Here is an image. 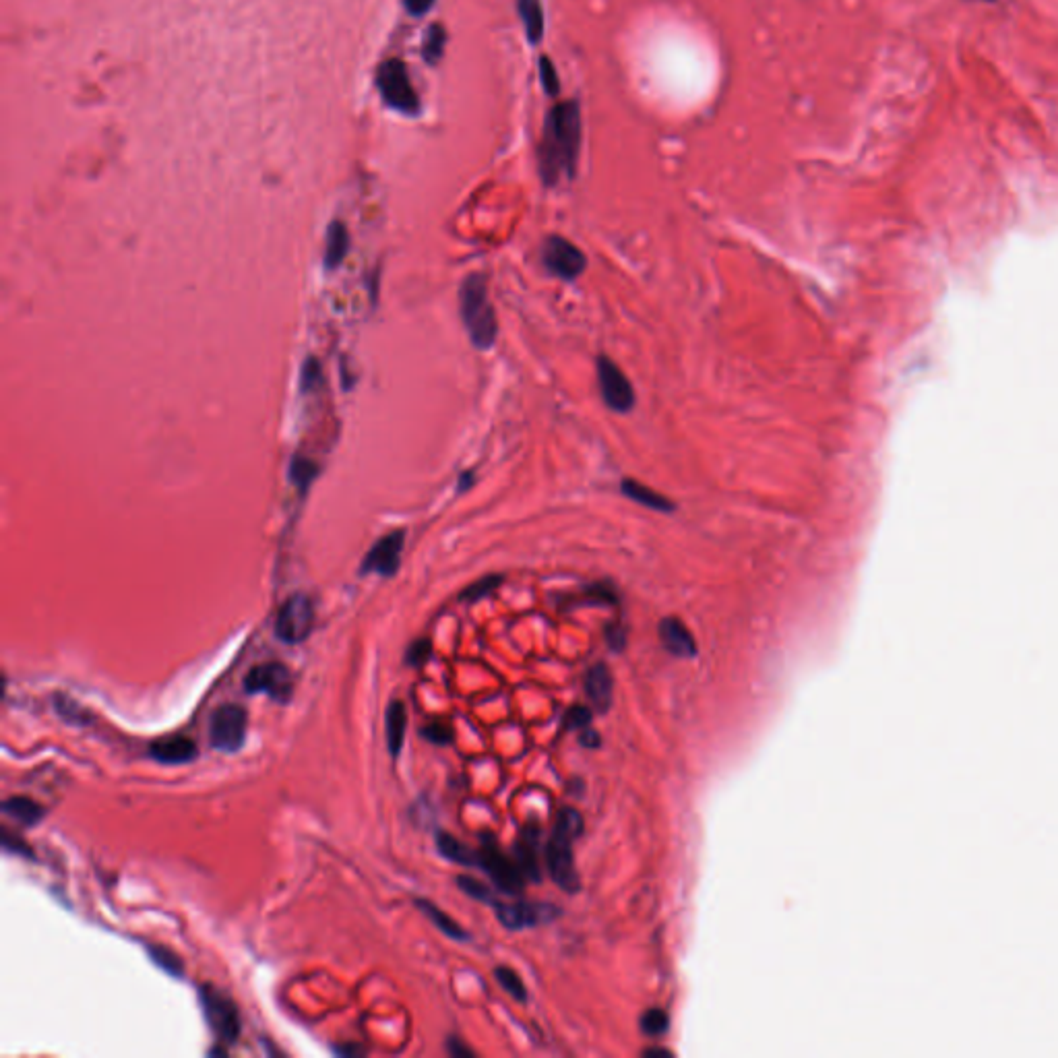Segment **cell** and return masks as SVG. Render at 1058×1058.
Wrapping results in <instances>:
<instances>
[{"label":"cell","instance_id":"cell-1","mask_svg":"<svg viewBox=\"0 0 1058 1058\" xmlns=\"http://www.w3.org/2000/svg\"><path fill=\"white\" fill-rule=\"evenodd\" d=\"M581 147V112L577 102L556 104L544 124V137L538 147L540 176L546 186L573 178Z\"/></svg>","mask_w":1058,"mask_h":1058},{"label":"cell","instance_id":"cell-2","mask_svg":"<svg viewBox=\"0 0 1058 1058\" xmlns=\"http://www.w3.org/2000/svg\"><path fill=\"white\" fill-rule=\"evenodd\" d=\"M459 313L465 331L478 350H490L499 335L494 306L488 296V282L482 273H470L459 288Z\"/></svg>","mask_w":1058,"mask_h":1058},{"label":"cell","instance_id":"cell-3","mask_svg":"<svg viewBox=\"0 0 1058 1058\" xmlns=\"http://www.w3.org/2000/svg\"><path fill=\"white\" fill-rule=\"evenodd\" d=\"M377 85H379V91H381L385 104L391 106L393 110L403 112V114H410V116L418 112V108H420L418 93L412 87L408 69H406V65H403L401 60L391 58V60L383 62V65L379 67V73H377Z\"/></svg>","mask_w":1058,"mask_h":1058},{"label":"cell","instance_id":"cell-4","mask_svg":"<svg viewBox=\"0 0 1058 1058\" xmlns=\"http://www.w3.org/2000/svg\"><path fill=\"white\" fill-rule=\"evenodd\" d=\"M248 715L242 705H220L209 720V744L220 753H238L246 740Z\"/></svg>","mask_w":1058,"mask_h":1058},{"label":"cell","instance_id":"cell-5","mask_svg":"<svg viewBox=\"0 0 1058 1058\" xmlns=\"http://www.w3.org/2000/svg\"><path fill=\"white\" fill-rule=\"evenodd\" d=\"M596 377H598V389L602 395V401L606 408L616 414H629L635 403L637 395L629 381V377L622 372V368L606 354H600L596 360Z\"/></svg>","mask_w":1058,"mask_h":1058},{"label":"cell","instance_id":"cell-6","mask_svg":"<svg viewBox=\"0 0 1058 1058\" xmlns=\"http://www.w3.org/2000/svg\"><path fill=\"white\" fill-rule=\"evenodd\" d=\"M315 629V604L304 594L288 598L275 618V637L288 645L306 641Z\"/></svg>","mask_w":1058,"mask_h":1058},{"label":"cell","instance_id":"cell-7","mask_svg":"<svg viewBox=\"0 0 1058 1058\" xmlns=\"http://www.w3.org/2000/svg\"><path fill=\"white\" fill-rule=\"evenodd\" d=\"M199 999H201L205 1019L211 1025L213 1034L228 1044H234L240 1038V1030H242L240 1013L234 1001L226 997L220 988L209 986V984L201 986Z\"/></svg>","mask_w":1058,"mask_h":1058},{"label":"cell","instance_id":"cell-8","mask_svg":"<svg viewBox=\"0 0 1058 1058\" xmlns=\"http://www.w3.org/2000/svg\"><path fill=\"white\" fill-rule=\"evenodd\" d=\"M542 265L552 275L563 279V282H575L587 269V259L579 246L563 236H548L542 244Z\"/></svg>","mask_w":1058,"mask_h":1058},{"label":"cell","instance_id":"cell-9","mask_svg":"<svg viewBox=\"0 0 1058 1058\" xmlns=\"http://www.w3.org/2000/svg\"><path fill=\"white\" fill-rule=\"evenodd\" d=\"M244 691L248 695L265 693L277 703H288L294 693V676L284 664H261L246 674Z\"/></svg>","mask_w":1058,"mask_h":1058},{"label":"cell","instance_id":"cell-10","mask_svg":"<svg viewBox=\"0 0 1058 1058\" xmlns=\"http://www.w3.org/2000/svg\"><path fill=\"white\" fill-rule=\"evenodd\" d=\"M478 866L490 875L492 883L499 887L503 893L517 895L525 887V875L519 868L517 862L509 860L496 844L484 842V846L478 850Z\"/></svg>","mask_w":1058,"mask_h":1058},{"label":"cell","instance_id":"cell-11","mask_svg":"<svg viewBox=\"0 0 1058 1058\" xmlns=\"http://www.w3.org/2000/svg\"><path fill=\"white\" fill-rule=\"evenodd\" d=\"M573 837H567L563 833L552 835L548 850H546V868L552 877V881L567 893H577L581 883L575 868V856H573Z\"/></svg>","mask_w":1058,"mask_h":1058},{"label":"cell","instance_id":"cell-12","mask_svg":"<svg viewBox=\"0 0 1058 1058\" xmlns=\"http://www.w3.org/2000/svg\"><path fill=\"white\" fill-rule=\"evenodd\" d=\"M494 912L499 922L509 930L538 928L542 924L554 922L560 916V910L552 904L542 901H519V904H494Z\"/></svg>","mask_w":1058,"mask_h":1058},{"label":"cell","instance_id":"cell-13","mask_svg":"<svg viewBox=\"0 0 1058 1058\" xmlns=\"http://www.w3.org/2000/svg\"><path fill=\"white\" fill-rule=\"evenodd\" d=\"M403 546H406V532H403V529H395V532L387 534L368 550L360 571L364 575L377 573L381 577H393L401 565Z\"/></svg>","mask_w":1058,"mask_h":1058},{"label":"cell","instance_id":"cell-14","mask_svg":"<svg viewBox=\"0 0 1058 1058\" xmlns=\"http://www.w3.org/2000/svg\"><path fill=\"white\" fill-rule=\"evenodd\" d=\"M197 755H199L197 742L184 734H172V736L160 738L149 746V757L164 765L191 763L197 759Z\"/></svg>","mask_w":1058,"mask_h":1058},{"label":"cell","instance_id":"cell-15","mask_svg":"<svg viewBox=\"0 0 1058 1058\" xmlns=\"http://www.w3.org/2000/svg\"><path fill=\"white\" fill-rule=\"evenodd\" d=\"M658 635L664 649L672 653V656L682 660H691L697 656V641L682 620L674 616L664 618L658 627Z\"/></svg>","mask_w":1058,"mask_h":1058},{"label":"cell","instance_id":"cell-16","mask_svg":"<svg viewBox=\"0 0 1058 1058\" xmlns=\"http://www.w3.org/2000/svg\"><path fill=\"white\" fill-rule=\"evenodd\" d=\"M612 689H614V682H612V674L606 664H596L587 670L585 693H587L589 703L594 705L598 711L606 713L610 709Z\"/></svg>","mask_w":1058,"mask_h":1058},{"label":"cell","instance_id":"cell-17","mask_svg":"<svg viewBox=\"0 0 1058 1058\" xmlns=\"http://www.w3.org/2000/svg\"><path fill=\"white\" fill-rule=\"evenodd\" d=\"M620 492L627 496L629 501L645 507V509H651V511H658V513H670L676 509V505L666 499L664 494H660L658 490H653L649 486H645L643 482L639 480H633V478H627L620 482Z\"/></svg>","mask_w":1058,"mask_h":1058},{"label":"cell","instance_id":"cell-18","mask_svg":"<svg viewBox=\"0 0 1058 1058\" xmlns=\"http://www.w3.org/2000/svg\"><path fill=\"white\" fill-rule=\"evenodd\" d=\"M406 728H408V713L406 705L401 701H391L385 713V736H387V749L391 757H399L403 749V740H406Z\"/></svg>","mask_w":1058,"mask_h":1058},{"label":"cell","instance_id":"cell-19","mask_svg":"<svg viewBox=\"0 0 1058 1058\" xmlns=\"http://www.w3.org/2000/svg\"><path fill=\"white\" fill-rule=\"evenodd\" d=\"M350 251V234L348 228L341 222H333L327 230V246H325V269L333 271L341 263H344L346 255Z\"/></svg>","mask_w":1058,"mask_h":1058},{"label":"cell","instance_id":"cell-20","mask_svg":"<svg viewBox=\"0 0 1058 1058\" xmlns=\"http://www.w3.org/2000/svg\"><path fill=\"white\" fill-rule=\"evenodd\" d=\"M3 811H5V815H9L11 819H15L17 823L27 825V827L38 825V823L46 817V808H44L42 804H38L36 800L25 798V796H13V798H7V800L3 802Z\"/></svg>","mask_w":1058,"mask_h":1058},{"label":"cell","instance_id":"cell-21","mask_svg":"<svg viewBox=\"0 0 1058 1058\" xmlns=\"http://www.w3.org/2000/svg\"><path fill=\"white\" fill-rule=\"evenodd\" d=\"M416 906H418L420 912H422V914H424L434 926H437V928L443 932V935H447L449 939H453V941H468V939H470V935L463 930V926H459V924H457L449 914H445L439 906H434L432 901H428V899H416Z\"/></svg>","mask_w":1058,"mask_h":1058},{"label":"cell","instance_id":"cell-22","mask_svg":"<svg viewBox=\"0 0 1058 1058\" xmlns=\"http://www.w3.org/2000/svg\"><path fill=\"white\" fill-rule=\"evenodd\" d=\"M517 13L523 21L527 40L532 44H540L544 34V11L540 0H517Z\"/></svg>","mask_w":1058,"mask_h":1058},{"label":"cell","instance_id":"cell-23","mask_svg":"<svg viewBox=\"0 0 1058 1058\" xmlns=\"http://www.w3.org/2000/svg\"><path fill=\"white\" fill-rule=\"evenodd\" d=\"M437 848L451 862H457L463 866H478V852L465 848L459 839H455L447 831L437 833Z\"/></svg>","mask_w":1058,"mask_h":1058},{"label":"cell","instance_id":"cell-24","mask_svg":"<svg viewBox=\"0 0 1058 1058\" xmlns=\"http://www.w3.org/2000/svg\"><path fill=\"white\" fill-rule=\"evenodd\" d=\"M317 474H319V468H317V463L313 459H308L304 455H294L292 457L290 468H288V478H290V482L294 484L296 490L306 492L310 488V484L315 482Z\"/></svg>","mask_w":1058,"mask_h":1058},{"label":"cell","instance_id":"cell-25","mask_svg":"<svg viewBox=\"0 0 1058 1058\" xmlns=\"http://www.w3.org/2000/svg\"><path fill=\"white\" fill-rule=\"evenodd\" d=\"M147 955L155 966L170 974L172 978H184V963L172 949L162 945H147Z\"/></svg>","mask_w":1058,"mask_h":1058},{"label":"cell","instance_id":"cell-26","mask_svg":"<svg viewBox=\"0 0 1058 1058\" xmlns=\"http://www.w3.org/2000/svg\"><path fill=\"white\" fill-rule=\"evenodd\" d=\"M583 602L589 606H616L620 596L610 581H596L583 589Z\"/></svg>","mask_w":1058,"mask_h":1058},{"label":"cell","instance_id":"cell-27","mask_svg":"<svg viewBox=\"0 0 1058 1058\" xmlns=\"http://www.w3.org/2000/svg\"><path fill=\"white\" fill-rule=\"evenodd\" d=\"M515 852H517V864L523 870V875L532 881H540V866H538V854H536L534 842L521 839V842L515 846Z\"/></svg>","mask_w":1058,"mask_h":1058},{"label":"cell","instance_id":"cell-28","mask_svg":"<svg viewBox=\"0 0 1058 1058\" xmlns=\"http://www.w3.org/2000/svg\"><path fill=\"white\" fill-rule=\"evenodd\" d=\"M494 978H496V982H499L505 988V992L511 994L515 1001H519V1003L527 1001V988H525L521 976L515 970H511L507 966H501V968H496Z\"/></svg>","mask_w":1058,"mask_h":1058},{"label":"cell","instance_id":"cell-29","mask_svg":"<svg viewBox=\"0 0 1058 1058\" xmlns=\"http://www.w3.org/2000/svg\"><path fill=\"white\" fill-rule=\"evenodd\" d=\"M501 583H503V575H488V577H482V579H478L476 583H472L468 589L463 591V594H461V602H470V604H474V602H478V600H484V598H488V596L492 594V591L499 589Z\"/></svg>","mask_w":1058,"mask_h":1058},{"label":"cell","instance_id":"cell-30","mask_svg":"<svg viewBox=\"0 0 1058 1058\" xmlns=\"http://www.w3.org/2000/svg\"><path fill=\"white\" fill-rule=\"evenodd\" d=\"M323 381V368H321V362L310 356L302 362V370H300V391L306 395L310 391H315Z\"/></svg>","mask_w":1058,"mask_h":1058},{"label":"cell","instance_id":"cell-31","mask_svg":"<svg viewBox=\"0 0 1058 1058\" xmlns=\"http://www.w3.org/2000/svg\"><path fill=\"white\" fill-rule=\"evenodd\" d=\"M670 1028V1017L662 1009H649L641 1015V1030L647 1036H662Z\"/></svg>","mask_w":1058,"mask_h":1058},{"label":"cell","instance_id":"cell-32","mask_svg":"<svg viewBox=\"0 0 1058 1058\" xmlns=\"http://www.w3.org/2000/svg\"><path fill=\"white\" fill-rule=\"evenodd\" d=\"M554 831L577 839L583 833V817L575 811V808H563V811H560L556 817Z\"/></svg>","mask_w":1058,"mask_h":1058},{"label":"cell","instance_id":"cell-33","mask_svg":"<svg viewBox=\"0 0 1058 1058\" xmlns=\"http://www.w3.org/2000/svg\"><path fill=\"white\" fill-rule=\"evenodd\" d=\"M457 887L468 897H472L476 901H482V904H490V906L496 904V899H494L492 891L488 889V885H484L482 881H478L474 877H459L457 879Z\"/></svg>","mask_w":1058,"mask_h":1058},{"label":"cell","instance_id":"cell-34","mask_svg":"<svg viewBox=\"0 0 1058 1058\" xmlns=\"http://www.w3.org/2000/svg\"><path fill=\"white\" fill-rule=\"evenodd\" d=\"M443 46H445V31H443V27L441 25H432L428 29L424 46H422L424 58L428 62H437L441 58V54H443Z\"/></svg>","mask_w":1058,"mask_h":1058},{"label":"cell","instance_id":"cell-35","mask_svg":"<svg viewBox=\"0 0 1058 1058\" xmlns=\"http://www.w3.org/2000/svg\"><path fill=\"white\" fill-rule=\"evenodd\" d=\"M428 742L437 744V746H447L453 742L455 734H453V728L449 724H443V722H432V724H426L420 732Z\"/></svg>","mask_w":1058,"mask_h":1058},{"label":"cell","instance_id":"cell-36","mask_svg":"<svg viewBox=\"0 0 1058 1058\" xmlns=\"http://www.w3.org/2000/svg\"><path fill=\"white\" fill-rule=\"evenodd\" d=\"M540 83H542L544 91L548 93L550 98L558 96V91H560L558 73H556V69H554V65H552L548 56L540 58Z\"/></svg>","mask_w":1058,"mask_h":1058},{"label":"cell","instance_id":"cell-37","mask_svg":"<svg viewBox=\"0 0 1058 1058\" xmlns=\"http://www.w3.org/2000/svg\"><path fill=\"white\" fill-rule=\"evenodd\" d=\"M54 703H56V711L62 720H67L69 724H85L83 709L77 703H73L69 697H56Z\"/></svg>","mask_w":1058,"mask_h":1058},{"label":"cell","instance_id":"cell-38","mask_svg":"<svg viewBox=\"0 0 1058 1058\" xmlns=\"http://www.w3.org/2000/svg\"><path fill=\"white\" fill-rule=\"evenodd\" d=\"M589 724H591V709L589 707L577 705V707L569 709L567 715H565V728H569V730H583Z\"/></svg>","mask_w":1058,"mask_h":1058},{"label":"cell","instance_id":"cell-39","mask_svg":"<svg viewBox=\"0 0 1058 1058\" xmlns=\"http://www.w3.org/2000/svg\"><path fill=\"white\" fill-rule=\"evenodd\" d=\"M432 656V645L428 639H420V641H414L408 649V656H406V662L410 666H422L428 662V658Z\"/></svg>","mask_w":1058,"mask_h":1058},{"label":"cell","instance_id":"cell-40","mask_svg":"<svg viewBox=\"0 0 1058 1058\" xmlns=\"http://www.w3.org/2000/svg\"><path fill=\"white\" fill-rule=\"evenodd\" d=\"M604 637L612 651H622L627 645V631L620 625V622H610V625H606Z\"/></svg>","mask_w":1058,"mask_h":1058},{"label":"cell","instance_id":"cell-41","mask_svg":"<svg viewBox=\"0 0 1058 1058\" xmlns=\"http://www.w3.org/2000/svg\"><path fill=\"white\" fill-rule=\"evenodd\" d=\"M0 844H3V848H5L7 852H15V854H19V856H27V858H34V852H31V850H29V848L25 846V842H23V839H19V837H13L9 829H5V831H3V842H0Z\"/></svg>","mask_w":1058,"mask_h":1058},{"label":"cell","instance_id":"cell-42","mask_svg":"<svg viewBox=\"0 0 1058 1058\" xmlns=\"http://www.w3.org/2000/svg\"><path fill=\"white\" fill-rule=\"evenodd\" d=\"M403 5H406L410 15L422 17L434 7V0H403Z\"/></svg>","mask_w":1058,"mask_h":1058},{"label":"cell","instance_id":"cell-43","mask_svg":"<svg viewBox=\"0 0 1058 1058\" xmlns=\"http://www.w3.org/2000/svg\"><path fill=\"white\" fill-rule=\"evenodd\" d=\"M447 1046H449L451 1056H455V1058H474V1056H476L474 1050H470L468 1046H465V1044H463L461 1040H457V1038H451Z\"/></svg>","mask_w":1058,"mask_h":1058},{"label":"cell","instance_id":"cell-44","mask_svg":"<svg viewBox=\"0 0 1058 1058\" xmlns=\"http://www.w3.org/2000/svg\"><path fill=\"white\" fill-rule=\"evenodd\" d=\"M579 742H581L583 746H587V749H598L600 742H602V738H600V734H598L596 730H591V728L587 726V728L581 730Z\"/></svg>","mask_w":1058,"mask_h":1058},{"label":"cell","instance_id":"cell-45","mask_svg":"<svg viewBox=\"0 0 1058 1058\" xmlns=\"http://www.w3.org/2000/svg\"><path fill=\"white\" fill-rule=\"evenodd\" d=\"M643 1056L645 1058H660V1056L662 1058H672L674 1052H670L666 1048H647V1050H643Z\"/></svg>","mask_w":1058,"mask_h":1058},{"label":"cell","instance_id":"cell-46","mask_svg":"<svg viewBox=\"0 0 1058 1058\" xmlns=\"http://www.w3.org/2000/svg\"><path fill=\"white\" fill-rule=\"evenodd\" d=\"M472 482H474V474H472V472H465V474L461 476V480H459V490H468Z\"/></svg>","mask_w":1058,"mask_h":1058},{"label":"cell","instance_id":"cell-47","mask_svg":"<svg viewBox=\"0 0 1058 1058\" xmlns=\"http://www.w3.org/2000/svg\"><path fill=\"white\" fill-rule=\"evenodd\" d=\"M335 1052H337V1054H360L362 1050H360V1048H352V1046H346V1048H337Z\"/></svg>","mask_w":1058,"mask_h":1058}]
</instances>
